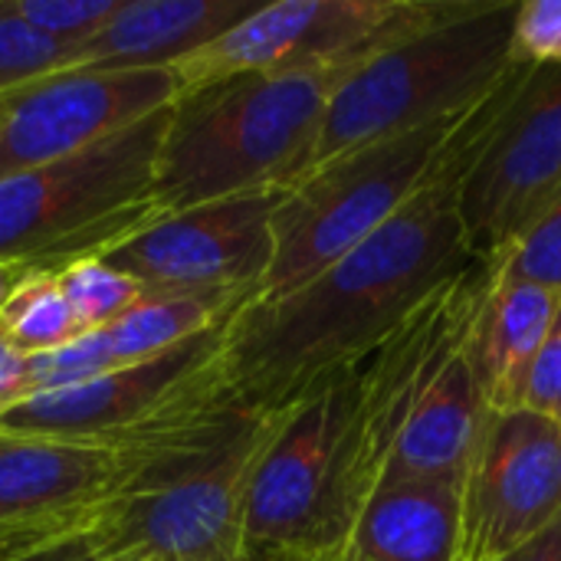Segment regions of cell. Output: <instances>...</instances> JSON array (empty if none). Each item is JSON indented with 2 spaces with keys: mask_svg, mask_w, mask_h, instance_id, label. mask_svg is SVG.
<instances>
[{
  "mask_svg": "<svg viewBox=\"0 0 561 561\" xmlns=\"http://www.w3.org/2000/svg\"><path fill=\"white\" fill-rule=\"evenodd\" d=\"M463 178L427 187L378 233L293 293L247 302L201 371V391L214 404L283 414L378 348L477 260L457 210Z\"/></svg>",
  "mask_w": 561,
  "mask_h": 561,
  "instance_id": "1",
  "label": "cell"
},
{
  "mask_svg": "<svg viewBox=\"0 0 561 561\" xmlns=\"http://www.w3.org/2000/svg\"><path fill=\"white\" fill-rule=\"evenodd\" d=\"M197 375L164 414L128 431L138 444L135 467L89 510L82 529L92 561H217L240 552L250 480L286 411L214 404Z\"/></svg>",
  "mask_w": 561,
  "mask_h": 561,
  "instance_id": "2",
  "label": "cell"
},
{
  "mask_svg": "<svg viewBox=\"0 0 561 561\" xmlns=\"http://www.w3.org/2000/svg\"><path fill=\"white\" fill-rule=\"evenodd\" d=\"M533 72L536 66L516 62L473 108L355 148L286 187L273 210L276 250L256 299L293 293L378 233L427 187L470 174Z\"/></svg>",
  "mask_w": 561,
  "mask_h": 561,
  "instance_id": "3",
  "label": "cell"
},
{
  "mask_svg": "<svg viewBox=\"0 0 561 561\" xmlns=\"http://www.w3.org/2000/svg\"><path fill=\"white\" fill-rule=\"evenodd\" d=\"M496 276L500 260L477 256L339 375L329 467L306 561H345L348 536L378 490L414 404L470 339Z\"/></svg>",
  "mask_w": 561,
  "mask_h": 561,
  "instance_id": "4",
  "label": "cell"
},
{
  "mask_svg": "<svg viewBox=\"0 0 561 561\" xmlns=\"http://www.w3.org/2000/svg\"><path fill=\"white\" fill-rule=\"evenodd\" d=\"M342 79L335 69L247 72L178 95L151 187L158 210L286 191Z\"/></svg>",
  "mask_w": 561,
  "mask_h": 561,
  "instance_id": "5",
  "label": "cell"
},
{
  "mask_svg": "<svg viewBox=\"0 0 561 561\" xmlns=\"http://www.w3.org/2000/svg\"><path fill=\"white\" fill-rule=\"evenodd\" d=\"M516 0H463L450 16L352 69L332 89L293 184L355 148L434 125L486 99L516 66Z\"/></svg>",
  "mask_w": 561,
  "mask_h": 561,
  "instance_id": "6",
  "label": "cell"
},
{
  "mask_svg": "<svg viewBox=\"0 0 561 561\" xmlns=\"http://www.w3.org/2000/svg\"><path fill=\"white\" fill-rule=\"evenodd\" d=\"M171 105L118 135L0 181V260L49 273L102 256L164 217L151 197Z\"/></svg>",
  "mask_w": 561,
  "mask_h": 561,
  "instance_id": "7",
  "label": "cell"
},
{
  "mask_svg": "<svg viewBox=\"0 0 561 561\" xmlns=\"http://www.w3.org/2000/svg\"><path fill=\"white\" fill-rule=\"evenodd\" d=\"M463 0H276L171 66L178 95L247 72L335 69L348 76L381 49L450 16Z\"/></svg>",
  "mask_w": 561,
  "mask_h": 561,
  "instance_id": "8",
  "label": "cell"
},
{
  "mask_svg": "<svg viewBox=\"0 0 561 561\" xmlns=\"http://www.w3.org/2000/svg\"><path fill=\"white\" fill-rule=\"evenodd\" d=\"M171 69H59L0 95V181L72 158L174 105Z\"/></svg>",
  "mask_w": 561,
  "mask_h": 561,
  "instance_id": "9",
  "label": "cell"
},
{
  "mask_svg": "<svg viewBox=\"0 0 561 561\" xmlns=\"http://www.w3.org/2000/svg\"><path fill=\"white\" fill-rule=\"evenodd\" d=\"M283 191H253L158 217L99 260L151 293H260L273 263V210Z\"/></svg>",
  "mask_w": 561,
  "mask_h": 561,
  "instance_id": "10",
  "label": "cell"
},
{
  "mask_svg": "<svg viewBox=\"0 0 561 561\" xmlns=\"http://www.w3.org/2000/svg\"><path fill=\"white\" fill-rule=\"evenodd\" d=\"M559 194L561 66H542L460 184L457 210L470 253L500 260Z\"/></svg>",
  "mask_w": 561,
  "mask_h": 561,
  "instance_id": "11",
  "label": "cell"
},
{
  "mask_svg": "<svg viewBox=\"0 0 561 561\" xmlns=\"http://www.w3.org/2000/svg\"><path fill=\"white\" fill-rule=\"evenodd\" d=\"M561 516V421L493 411L463 480L460 561H500Z\"/></svg>",
  "mask_w": 561,
  "mask_h": 561,
  "instance_id": "12",
  "label": "cell"
},
{
  "mask_svg": "<svg viewBox=\"0 0 561 561\" xmlns=\"http://www.w3.org/2000/svg\"><path fill=\"white\" fill-rule=\"evenodd\" d=\"M233 319V316H230ZM227 319V322H230ZM217 329L128 368L105 371L92 381L43 391L0 417V434H39V437H118L158 414L187 388V381L214 362L224 342Z\"/></svg>",
  "mask_w": 561,
  "mask_h": 561,
  "instance_id": "13",
  "label": "cell"
},
{
  "mask_svg": "<svg viewBox=\"0 0 561 561\" xmlns=\"http://www.w3.org/2000/svg\"><path fill=\"white\" fill-rule=\"evenodd\" d=\"M260 293L210 289V293H145L122 319L79 335L72 345L30 358V398L72 388L105 371L158 358L237 316Z\"/></svg>",
  "mask_w": 561,
  "mask_h": 561,
  "instance_id": "14",
  "label": "cell"
},
{
  "mask_svg": "<svg viewBox=\"0 0 561 561\" xmlns=\"http://www.w3.org/2000/svg\"><path fill=\"white\" fill-rule=\"evenodd\" d=\"M138 444L118 437L0 434V523L92 510L131 473Z\"/></svg>",
  "mask_w": 561,
  "mask_h": 561,
  "instance_id": "15",
  "label": "cell"
},
{
  "mask_svg": "<svg viewBox=\"0 0 561 561\" xmlns=\"http://www.w3.org/2000/svg\"><path fill=\"white\" fill-rule=\"evenodd\" d=\"M256 7L253 0H122L99 33L69 49L66 69H171Z\"/></svg>",
  "mask_w": 561,
  "mask_h": 561,
  "instance_id": "16",
  "label": "cell"
},
{
  "mask_svg": "<svg viewBox=\"0 0 561 561\" xmlns=\"http://www.w3.org/2000/svg\"><path fill=\"white\" fill-rule=\"evenodd\" d=\"M470 342V339H467ZM467 342L450 355L440 375L414 404L394 454L385 467L378 486L388 483H463L470 463L483 444L493 408L486 404L473 365L467 358Z\"/></svg>",
  "mask_w": 561,
  "mask_h": 561,
  "instance_id": "17",
  "label": "cell"
},
{
  "mask_svg": "<svg viewBox=\"0 0 561 561\" xmlns=\"http://www.w3.org/2000/svg\"><path fill=\"white\" fill-rule=\"evenodd\" d=\"M463 483H388L371 493L345 561H460Z\"/></svg>",
  "mask_w": 561,
  "mask_h": 561,
  "instance_id": "18",
  "label": "cell"
},
{
  "mask_svg": "<svg viewBox=\"0 0 561 561\" xmlns=\"http://www.w3.org/2000/svg\"><path fill=\"white\" fill-rule=\"evenodd\" d=\"M559 306L556 289L496 276L467 342V358L493 411L523 408L529 371Z\"/></svg>",
  "mask_w": 561,
  "mask_h": 561,
  "instance_id": "19",
  "label": "cell"
},
{
  "mask_svg": "<svg viewBox=\"0 0 561 561\" xmlns=\"http://www.w3.org/2000/svg\"><path fill=\"white\" fill-rule=\"evenodd\" d=\"M0 329L26 355H49L72 345L82 332L69 299L59 289L56 273L30 276L0 312Z\"/></svg>",
  "mask_w": 561,
  "mask_h": 561,
  "instance_id": "20",
  "label": "cell"
},
{
  "mask_svg": "<svg viewBox=\"0 0 561 561\" xmlns=\"http://www.w3.org/2000/svg\"><path fill=\"white\" fill-rule=\"evenodd\" d=\"M56 279H59V289L76 312L82 332H95V329L122 319L148 293L135 276L108 266L99 256H85V260L69 263L66 270L56 273Z\"/></svg>",
  "mask_w": 561,
  "mask_h": 561,
  "instance_id": "21",
  "label": "cell"
},
{
  "mask_svg": "<svg viewBox=\"0 0 561 561\" xmlns=\"http://www.w3.org/2000/svg\"><path fill=\"white\" fill-rule=\"evenodd\" d=\"M500 279L536 283L561 293V194L500 256Z\"/></svg>",
  "mask_w": 561,
  "mask_h": 561,
  "instance_id": "22",
  "label": "cell"
},
{
  "mask_svg": "<svg viewBox=\"0 0 561 561\" xmlns=\"http://www.w3.org/2000/svg\"><path fill=\"white\" fill-rule=\"evenodd\" d=\"M122 0H3V10L46 39L76 46L99 33Z\"/></svg>",
  "mask_w": 561,
  "mask_h": 561,
  "instance_id": "23",
  "label": "cell"
},
{
  "mask_svg": "<svg viewBox=\"0 0 561 561\" xmlns=\"http://www.w3.org/2000/svg\"><path fill=\"white\" fill-rule=\"evenodd\" d=\"M69 49L72 46L46 39L16 16H10L0 0V95L46 72L66 69Z\"/></svg>",
  "mask_w": 561,
  "mask_h": 561,
  "instance_id": "24",
  "label": "cell"
},
{
  "mask_svg": "<svg viewBox=\"0 0 561 561\" xmlns=\"http://www.w3.org/2000/svg\"><path fill=\"white\" fill-rule=\"evenodd\" d=\"M513 62L561 66V0H526L516 10Z\"/></svg>",
  "mask_w": 561,
  "mask_h": 561,
  "instance_id": "25",
  "label": "cell"
},
{
  "mask_svg": "<svg viewBox=\"0 0 561 561\" xmlns=\"http://www.w3.org/2000/svg\"><path fill=\"white\" fill-rule=\"evenodd\" d=\"M89 523V510L49 516V519H26V523H0V561H20L56 549L62 542L82 539Z\"/></svg>",
  "mask_w": 561,
  "mask_h": 561,
  "instance_id": "26",
  "label": "cell"
},
{
  "mask_svg": "<svg viewBox=\"0 0 561 561\" xmlns=\"http://www.w3.org/2000/svg\"><path fill=\"white\" fill-rule=\"evenodd\" d=\"M523 408L542 417L561 421V306L549 325V335L536 355V365L526 381Z\"/></svg>",
  "mask_w": 561,
  "mask_h": 561,
  "instance_id": "27",
  "label": "cell"
},
{
  "mask_svg": "<svg viewBox=\"0 0 561 561\" xmlns=\"http://www.w3.org/2000/svg\"><path fill=\"white\" fill-rule=\"evenodd\" d=\"M30 398V358L0 329V417Z\"/></svg>",
  "mask_w": 561,
  "mask_h": 561,
  "instance_id": "28",
  "label": "cell"
},
{
  "mask_svg": "<svg viewBox=\"0 0 561 561\" xmlns=\"http://www.w3.org/2000/svg\"><path fill=\"white\" fill-rule=\"evenodd\" d=\"M500 561H561V516L539 536H533L526 546H519L516 552Z\"/></svg>",
  "mask_w": 561,
  "mask_h": 561,
  "instance_id": "29",
  "label": "cell"
},
{
  "mask_svg": "<svg viewBox=\"0 0 561 561\" xmlns=\"http://www.w3.org/2000/svg\"><path fill=\"white\" fill-rule=\"evenodd\" d=\"M36 273H49V270H43V266H36V263H26V260H0V312H3V306L13 299V293H16L30 276H36Z\"/></svg>",
  "mask_w": 561,
  "mask_h": 561,
  "instance_id": "30",
  "label": "cell"
},
{
  "mask_svg": "<svg viewBox=\"0 0 561 561\" xmlns=\"http://www.w3.org/2000/svg\"><path fill=\"white\" fill-rule=\"evenodd\" d=\"M20 561H92V556H89V549L82 546V539H72V542H62V546H56V549H46V552H39V556H30V559Z\"/></svg>",
  "mask_w": 561,
  "mask_h": 561,
  "instance_id": "31",
  "label": "cell"
},
{
  "mask_svg": "<svg viewBox=\"0 0 561 561\" xmlns=\"http://www.w3.org/2000/svg\"><path fill=\"white\" fill-rule=\"evenodd\" d=\"M217 561H260V559H253V556H247V552H237V556H227V559H217Z\"/></svg>",
  "mask_w": 561,
  "mask_h": 561,
  "instance_id": "32",
  "label": "cell"
}]
</instances>
